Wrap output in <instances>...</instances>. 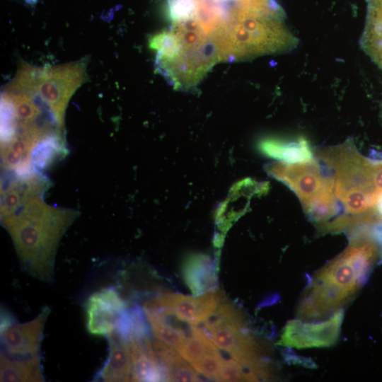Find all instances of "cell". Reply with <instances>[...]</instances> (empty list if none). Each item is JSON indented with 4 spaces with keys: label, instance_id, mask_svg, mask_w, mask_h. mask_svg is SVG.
<instances>
[{
    "label": "cell",
    "instance_id": "1",
    "mask_svg": "<svg viewBox=\"0 0 382 382\" xmlns=\"http://www.w3.org/2000/svg\"><path fill=\"white\" fill-rule=\"evenodd\" d=\"M79 214L74 209L48 204L40 196L1 220L26 274L46 283L53 282L60 241Z\"/></svg>",
    "mask_w": 382,
    "mask_h": 382
},
{
    "label": "cell",
    "instance_id": "2",
    "mask_svg": "<svg viewBox=\"0 0 382 382\" xmlns=\"http://www.w3.org/2000/svg\"><path fill=\"white\" fill-rule=\"evenodd\" d=\"M317 154L330 173L340 209L339 216L332 222L342 231L378 222L381 217L376 205L382 191L377 181L381 162L363 156L352 140L323 149Z\"/></svg>",
    "mask_w": 382,
    "mask_h": 382
},
{
    "label": "cell",
    "instance_id": "3",
    "mask_svg": "<svg viewBox=\"0 0 382 382\" xmlns=\"http://www.w3.org/2000/svg\"><path fill=\"white\" fill-rule=\"evenodd\" d=\"M377 255L374 240L354 233L349 245L313 276L299 303L298 318L323 319L342 308L362 286Z\"/></svg>",
    "mask_w": 382,
    "mask_h": 382
},
{
    "label": "cell",
    "instance_id": "4",
    "mask_svg": "<svg viewBox=\"0 0 382 382\" xmlns=\"http://www.w3.org/2000/svg\"><path fill=\"white\" fill-rule=\"evenodd\" d=\"M86 80L84 60L45 67H37L22 61L5 91L23 93L35 98L50 113L57 127L64 131L69 101Z\"/></svg>",
    "mask_w": 382,
    "mask_h": 382
},
{
    "label": "cell",
    "instance_id": "5",
    "mask_svg": "<svg viewBox=\"0 0 382 382\" xmlns=\"http://www.w3.org/2000/svg\"><path fill=\"white\" fill-rule=\"evenodd\" d=\"M202 329L217 347L228 352L233 359L259 378H270L272 373L261 355V345L247 330L246 324L224 323Z\"/></svg>",
    "mask_w": 382,
    "mask_h": 382
},
{
    "label": "cell",
    "instance_id": "6",
    "mask_svg": "<svg viewBox=\"0 0 382 382\" xmlns=\"http://www.w3.org/2000/svg\"><path fill=\"white\" fill-rule=\"evenodd\" d=\"M267 171L287 185L303 207L332 184L327 168L316 159L306 163H270Z\"/></svg>",
    "mask_w": 382,
    "mask_h": 382
},
{
    "label": "cell",
    "instance_id": "7",
    "mask_svg": "<svg viewBox=\"0 0 382 382\" xmlns=\"http://www.w3.org/2000/svg\"><path fill=\"white\" fill-rule=\"evenodd\" d=\"M343 315L340 308L321 321L308 322L299 318L289 320L277 344L297 349L331 346L339 337Z\"/></svg>",
    "mask_w": 382,
    "mask_h": 382
},
{
    "label": "cell",
    "instance_id": "8",
    "mask_svg": "<svg viewBox=\"0 0 382 382\" xmlns=\"http://www.w3.org/2000/svg\"><path fill=\"white\" fill-rule=\"evenodd\" d=\"M222 299L223 295L216 291L195 296L169 294L146 301L144 306L163 308L187 323L198 325L214 313Z\"/></svg>",
    "mask_w": 382,
    "mask_h": 382
},
{
    "label": "cell",
    "instance_id": "9",
    "mask_svg": "<svg viewBox=\"0 0 382 382\" xmlns=\"http://www.w3.org/2000/svg\"><path fill=\"white\" fill-rule=\"evenodd\" d=\"M127 303L113 286L91 294L85 305L86 329L94 336L107 337L115 331L117 320Z\"/></svg>",
    "mask_w": 382,
    "mask_h": 382
},
{
    "label": "cell",
    "instance_id": "10",
    "mask_svg": "<svg viewBox=\"0 0 382 382\" xmlns=\"http://www.w3.org/2000/svg\"><path fill=\"white\" fill-rule=\"evenodd\" d=\"M50 185L48 178L36 170L21 175L9 173L1 187V221L33 198L43 196Z\"/></svg>",
    "mask_w": 382,
    "mask_h": 382
},
{
    "label": "cell",
    "instance_id": "11",
    "mask_svg": "<svg viewBox=\"0 0 382 382\" xmlns=\"http://www.w3.org/2000/svg\"><path fill=\"white\" fill-rule=\"evenodd\" d=\"M50 311V307L45 306L32 320L15 323L1 332V353L13 357L40 354L43 330Z\"/></svg>",
    "mask_w": 382,
    "mask_h": 382
},
{
    "label": "cell",
    "instance_id": "12",
    "mask_svg": "<svg viewBox=\"0 0 382 382\" xmlns=\"http://www.w3.org/2000/svg\"><path fill=\"white\" fill-rule=\"evenodd\" d=\"M106 337L109 344L108 356L94 380L109 382L130 381L132 364L129 342L115 330Z\"/></svg>",
    "mask_w": 382,
    "mask_h": 382
},
{
    "label": "cell",
    "instance_id": "13",
    "mask_svg": "<svg viewBox=\"0 0 382 382\" xmlns=\"http://www.w3.org/2000/svg\"><path fill=\"white\" fill-rule=\"evenodd\" d=\"M151 337L130 339L132 381H166V372L152 346Z\"/></svg>",
    "mask_w": 382,
    "mask_h": 382
},
{
    "label": "cell",
    "instance_id": "14",
    "mask_svg": "<svg viewBox=\"0 0 382 382\" xmlns=\"http://www.w3.org/2000/svg\"><path fill=\"white\" fill-rule=\"evenodd\" d=\"M183 275L185 284L195 296L214 291L217 286V270L206 255H193L185 261Z\"/></svg>",
    "mask_w": 382,
    "mask_h": 382
},
{
    "label": "cell",
    "instance_id": "15",
    "mask_svg": "<svg viewBox=\"0 0 382 382\" xmlns=\"http://www.w3.org/2000/svg\"><path fill=\"white\" fill-rule=\"evenodd\" d=\"M260 150L283 163H306L314 160L309 141L303 136L292 139L269 138L260 141Z\"/></svg>",
    "mask_w": 382,
    "mask_h": 382
},
{
    "label": "cell",
    "instance_id": "16",
    "mask_svg": "<svg viewBox=\"0 0 382 382\" xmlns=\"http://www.w3.org/2000/svg\"><path fill=\"white\" fill-rule=\"evenodd\" d=\"M1 381H43L40 355L13 357L1 353Z\"/></svg>",
    "mask_w": 382,
    "mask_h": 382
},
{
    "label": "cell",
    "instance_id": "17",
    "mask_svg": "<svg viewBox=\"0 0 382 382\" xmlns=\"http://www.w3.org/2000/svg\"><path fill=\"white\" fill-rule=\"evenodd\" d=\"M62 132L59 129L53 130L36 145L31 157L35 170L42 173L67 155L69 150Z\"/></svg>",
    "mask_w": 382,
    "mask_h": 382
},
{
    "label": "cell",
    "instance_id": "18",
    "mask_svg": "<svg viewBox=\"0 0 382 382\" xmlns=\"http://www.w3.org/2000/svg\"><path fill=\"white\" fill-rule=\"evenodd\" d=\"M144 311L136 306L125 310L119 317L115 331L125 340H144L151 337V327Z\"/></svg>",
    "mask_w": 382,
    "mask_h": 382
},
{
    "label": "cell",
    "instance_id": "19",
    "mask_svg": "<svg viewBox=\"0 0 382 382\" xmlns=\"http://www.w3.org/2000/svg\"><path fill=\"white\" fill-rule=\"evenodd\" d=\"M366 43L369 52L382 67V0H369Z\"/></svg>",
    "mask_w": 382,
    "mask_h": 382
},
{
    "label": "cell",
    "instance_id": "20",
    "mask_svg": "<svg viewBox=\"0 0 382 382\" xmlns=\"http://www.w3.org/2000/svg\"><path fill=\"white\" fill-rule=\"evenodd\" d=\"M216 348L217 347L204 330L195 325L194 335L187 338L177 351L186 361L193 365Z\"/></svg>",
    "mask_w": 382,
    "mask_h": 382
},
{
    "label": "cell",
    "instance_id": "21",
    "mask_svg": "<svg viewBox=\"0 0 382 382\" xmlns=\"http://www.w3.org/2000/svg\"><path fill=\"white\" fill-rule=\"evenodd\" d=\"M144 313L155 337L178 350L186 338L156 313Z\"/></svg>",
    "mask_w": 382,
    "mask_h": 382
},
{
    "label": "cell",
    "instance_id": "22",
    "mask_svg": "<svg viewBox=\"0 0 382 382\" xmlns=\"http://www.w3.org/2000/svg\"><path fill=\"white\" fill-rule=\"evenodd\" d=\"M259 378L234 359H224L219 381H257Z\"/></svg>",
    "mask_w": 382,
    "mask_h": 382
},
{
    "label": "cell",
    "instance_id": "23",
    "mask_svg": "<svg viewBox=\"0 0 382 382\" xmlns=\"http://www.w3.org/2000/svg\"><path fill=\"white\" fill-rule=\"evenodd\" d=\"M224 359L219 349L216 348L208 352L192 366L198 374L204 377L219 381V373Z\"/></svg>",
    "mask_w": 382,
    "mask_h": 382
},
{
    "label": "cell",
    "instance_id": "24",
    "mask_svg": "<svg viewBox=\"0 0 382 382\" xmlns=\"http://www.w3.org/2000/svg\"><path fill=\"white\" fill-rule=\"evenodd\" d=\"M164 370L168 381H201L197 372L183 358L166 366Z\"/></svg>",
    "mask_w": 382,
    "mask_h": 382
},
{
    "label": "cell",
    "instance_id": "25",
    "mask_svg": "<svg viewBox=\"0 0 382 382\" xmlns=\"http://www.w3.org/2000/svg\"><path fill=\"white\" fill-rule=\"evenodd\" d=\"M13 323H15V318L8 311L1 308L0 325L1 332L6 330Z\"/></svg>",
    "mask_w": 382,
    "mask_h": 382
},
{
    "label": "cell",
    "instance_id": "26",
    "mask_svg": "<svg viewBox=\"0 0 382 382\" xmlns=\"http://www.w3.org/2000/svg\"><path fill=\"white\" fill-rule=\"evenodd\" d=\"M26 1H27L28 2H30H30H33V0H26ZM35 1H36V0H35Z\"/></svg>",
    "mask_w": 382,
    "mask_h": 382
}]
</instances>
